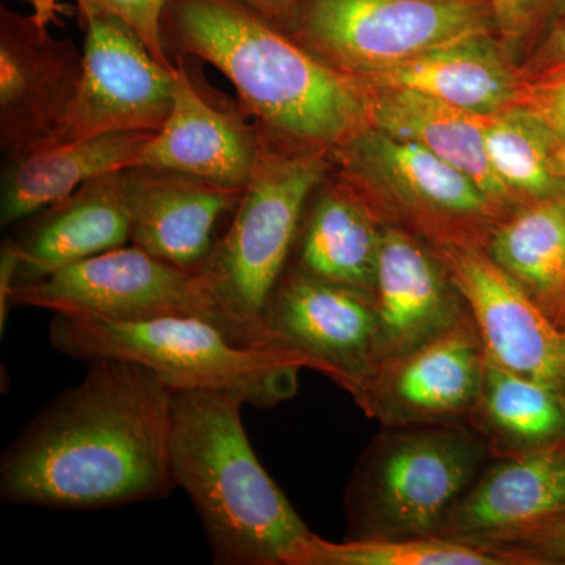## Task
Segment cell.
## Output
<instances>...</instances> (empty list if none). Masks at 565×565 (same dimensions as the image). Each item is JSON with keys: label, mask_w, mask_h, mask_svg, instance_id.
I'll return each instance as SVG.
<instances>
[{"label": "cell", "mask_w": 565, "mask_h": 565, "mask_svg": "<svg viewBox=\"0 0 565 565\" xmlns=\"http://www.w3.org/2000/svg\"><path fill=\"white\" fill-rule=\"evenodd\" d=\"M87 363L79 384L41 408L3 451V503L99 511L162 500L177 489L173 390L141 364Z\"/></svg>", "instance_id": "cell-1"}, {"label": "cell", "mask_w": 565, "mask_h": 565, "mask_svg": "<svg viewBox=\"0 0 565 565\" xmlns=\"http://www.w3.org/2000/svg\"><path fill=\"white\" fill-rule=\"evenodd\" d=\"M161 35L172 61L191 55L225 74L245 114L274 139L332 151L367 126L362 82L239 0H167Z\"/></svg>", "instance_id": "cell-2"}, {"label": "cell", "mask_w": 565, "mask_h": 565, "mask_svg": "<svg viewBox=\"0 0 565 565\" xmlns=\"http://www.w3.org/2000/svg\"><path fill=\"white\" fill-rule=\"evenodd\" d=\"M241 394L173 392L170 459L215 564L294 565L313 534L253 451Z\"/></svg>", "instance_id": "cell-3"}, {"label": "cell", "mask_w": 565, "mask_h": 565, "mask_svg": "<svg viewBox=\"0 0 565 565\" xmlns=\"http://www.w3.org/2000/svg\"><path fill=\"white\" fill-rule=\"evenodd\" d=\"M258 131V158L232 225L199 274L217 305L223 330L247 348H263L267 302L291 262L311 196L332 167L330 151Z\"/></svg>", "instance_id": "cell-4"}, {"label": "cell", "mask_w": 565, "mask_h": 565, "mask_svg": "<svg viewBox=\"0 0 565 565\" xmlns=\"http://www.w3.org/2000/svg\"><path fill=\"white\" fill-rule=\"evenodd\" d=\"M50 341L70 359L126 360L158 374L173 392L236 393L256 408H273L292 397L300 370L310 367L300 353L237 344L221 327L195 316L117 322L52 313Z\"/></svg>", "instance_id": "cell-5"}, {"label": "cell", "mask_w": 565, "mask_h": 565, "mask_svg": "<svg viewBox=\"0 0 565 565\" xmlns=\"http://www.w3.org/2000/svg\"><path fill=\"white\" fill-rule=\"evenodd\" d=\"M492 460L470 424L382 426L344 493L345 537H429Z\"/></svg>", "instance_id": "cell-6"}, {"label": "cell", "mask_w": 565, "mask_h": 565, "mask_svg": "<svg viewBox=\"0 0 565 565\" xmlns=\"http://www.w3.org/2000/svg\"><path fill=\"white\" fill-rule=\"evenodd\" d=\"M497 33L489 0H302L297 43L353 79L435 47Z\"/></svg>", "instance_id": "cell-7"}, {"label": "cell", "mask_w": 565, "mask_h": 565, "mask_svg": "<svg viewBox=\"0 0 565 565\" xmlns=\"http://www.w3.org/2000/svg\"><path fill=\"white\" fill-rule=\"evenodd\" d=\"M9 305L117 322L195 316L223 330L217 305L199 275L132 244L71 264L35 285L18 286L11 289Z\"/></svg>", "instance_id": "cell-8"}, {"label": "cell", "mask_w": 565, "mask_h": 565, "mask_svg": "<svg viewBox=\"0 0 565 565\" xmlns=\"http://www.w3.org/2000/svg\"><path fill=\"white\" fill-rule=\"evenodd\" d=\"M262 343L300 353L353 396L381 364L374 294L288 266L264 311Z\"/></svg>", "instance_id": "cell-9"}, {"label": "cell", "mask_w": 565, "mask_h": 565, "mask_svg": "<svg viewBox=\"0 0 565 565\" xmlns=\"http://www.w3.org/2000/svg\"><path fill=\"white\" fill-rule=\"evenodd\" d=\"M79 24L84 73L51 145L106 132H158L173 107L177 65L159 62L131 28L109 14Z\"/></svg>", "instance_id": "cell-10"}, {"label": "cell", "mask_w": 565, "mask_h": 565, "mask_svg": "<svg viewBox=\"0 0 565 565\" xmlns=\"http://www.w3.org/2000/svg\"><path fill=\"white\" fill-rule=\"evenodd\" d=\"M55 14L0 7V147L3 158L54 141L79 90L84 52L52 33Z\"/></svg>", "instance_id": "cell-11"}, {"label": "cell", "mask_w": 565, "mask_h": 565, "mask_svg": "<svg viewBox=\"0 0 565 565\" xmlns=\"http://www.w3.org/2000/svg\"><path fill=\"white\" fill-rule=\"evenodd\" d=\"M486 362L484 343L468 313L449 332L382 363L352 397L382 426L470 424Z\"/></svg>", "instance_id": "cell-12"}, {"label": "cell", "mask_w": 565, "mask_h": 565, "mask_svg": "<svg viewBox=\"0 0 565 565\" xmlns=\"http://www.w3.org/2000/svg\"><path fill=\"white\" fill-rule=\"evenodd\" d=\"M440 256L473 316L487 355L565 394V332L533 294L479 245L441 244Z\"/></svg>", "instance_id": "cell-13"}, {"label": "cell", "mask_w": 565, "mask_h": 565, "mask_svg": "<svg viewBox=\"0 0 565 565\" xmlns=\"http://www.w3.org/2000/svg\"><path fill=\"white\" fill-rule=\"evenodd\" d=\"M125 181L129 244L185 273H202L218 239L215 228L243 191L143 166L126 169Z\"/></svg>", "instance_id": "cell-14"}, {"label": "cell", "mask_w": 565, "mask_h": 565, "mask_svg": "<svg viewBox=\"0 0 565 565\" xmlns=\"http://www.w3.org/2000/svg\"><path fill=\"white\" fill-rule=\"evenodd\" d=\"M374 297L381 364L441 337L470 313L441 256L396 226L382 233Z\"/></svg>", "instance_id": "cell-15"}, {"label": "cell", "mask_w": 565, "mask_h": 565, "mask_svg": "<svg viewBox=\"0 0 565 565\" xmlns=\"http://www.w3.org/2000/svg\"><path fill=\"white\" fill-rule=\"evenodd\" d=\"M355 182L392 193L408 210L440 222H481L497 206L470 177L415 141L366 126L330 151Z\"/></svg>", "instance_id": "cell-16"}, {"label": "cell", "mask_w": 565, "mask_h": 565, "mask_svg": "<svg viewBox=\"0 0 565 565\" xmlns=\"http://www.w3.org/2000/svg\"><path fill=\"white\" fill-rule=\"evenodd\" d=\"M173 63L177 90L172 110L141 148L136 166L174 170L244 191L258 158V126L247 120L239 103L218 107L207 102L189 76L184 57L178 55Z\"/></svg>", "instance_id": "cell-17"}, {"label": "cell", "mask_w": 565, "mask_h": 565, "mask_svg": "<svg viewBox=\"0 0 565 565\" xmlns=\"http://www.w3.org/2000/svg\"><path fill=\"white\" fill-rule=\"evenodd\" d=\"M22 223L17 236L2 244L14 258L13 288L35 285L71 264L128 245L125 170L85 182Z\"/></svg>", "instance_id": "cell-18"}, {"label": "cell", "mask_w": 565, "mask_h": 565, "mask_svg": "<svg viewBox=\"0 0 565 565\" xmlns=\"http://www.w3.org/2000/svg\"><path fill=\"white\" fill-rule=\"evenodd\" d=\"M565 512V448L493 457L446 516L440 537L478 541Z\"/></svg>", "instance_id": "cell-19"}, {"label": "cell", "mask_w": 565, "mask_h": 565, "mask_svg": "<svg viewBox=\"0 0 565 565\" xmlns=\"http://www.w3.org/2000/svg\"><path fill=\"white\" fill-rule=\"evenodd\" d=\"M154 132L117 131L63 141L6 158L0 223L14 225L65 199L85 182L136 166Z\"/></svg>", "instance_id": "cell-20"}, {"label": "cell", "mask_w": 565, "mask_h": 565, "mask_svg": "<svg viewBox=\"0 0 565 565\" xmlns=\"http://www.w3.org/2000/svg\"><path fill=\"white\" fill-rule=\"evenodd\" d=\"M364 87L367 126L422 145L470 177L498 207L512 202L514 195L494 173L487 152L484 115L405 88Z\"/></svg>", "instance_id": "cell-21"}, {"label": "cell", "mask_w": 565, "mask_h": 565, "mask_svg": "<svg viewBox=\"0 0 565 565\" xmlns=\"http://www.w3.org/2000/svg\"><path fill=\"white\" fill-rule=\"evenodd\" d=\"M326 181L315 192L313 206L305 211L289 266L374 294L384 225L353 185Z\"/></svg>", "instance_id": "cell-22"}, {"label": "cell", "mask_w": 565, "mask_h": 565, "mask_svg": "<svg viewBox=\"0 0 565 565\" xmlns=\"http://www.w3.org/2000/svg\"><path fill=\"white\" fill-rule=\"evenodd\" d=\"M494 35L455 41L356 81L423 93L484 117L500 114L515 106L522 79Z\"/></svg>", "instance_id": "cell-23"}, {"label": "cell", "mask_w": 565, "mask_h": 565, "mask_svg": "<svg viewBox=\"0 0 565 565\" xmlns=\"http://www.w3.org/2000/svg\"><path fill=\"white\" fill-rule=\"evenodd\" d=\"M470 426L486 438L492 459L555 445L565 437V394L487 355L481 399Z\"/></svg>", "instance_id": "cell-24"}, {"label": "cell", "mask_w": 565, "mask_h": 565, "mask_svg": "<svg viewBox=\"0 0 565 565\" xmlns=\"http://www.w3.org/2000/svg\"><path fill=\"white\" fill-rule=\"evenodd\" d=\"M489 255L535 299L565 300V199L545 196L501 223Z\"/></svg>", "instance_id": "cell-25"}, {"label": "cell", "mask_w": 565, "mask_h": 565, "mask_svg": "<svg viewBox=\"0 0 565 565\" xmlns=\"http://www.w3.org/2000/svg\"><path fill=\"white\" fill-rule=\"evenodd\" d=\"M294 565H519L478 542L460 539L404 537L329 542L315 533L303 542Z\"/></svg>", "instance_id": "cell-26"}, {"label": "cell", "mask_w": 565, "mask_h": 565, "mask_svg": "<svg viewBox=\"0 0 565 565\" xmlns=\"http://www.w3.org/2000/svg\"><path fill=\"white\" fill-rule=\"evenodd\" d=\"M486 145L494 173L514 193L539 200L556 195L561 177L556 145L520 107L484 117Z\"/></svg>", "instance_id": "cell-27"}, {"label": "cell", "mask_w": 565, "mask_h": 565, "mask_svg": "<svg viewBox=\"0 0 565 565\" xmlns=\"http://www.w3.org/2000/svg\"><path fill=\"white\" fill-rule=\"evenodd\" d=\"M33 9L55 14L57 0H32ZM79 21L93 14H109L131 28L151 54L163 65L173 66L163 47L161 20L167 0H74Z\"/></svg>", "instance_id": "cell-28"}, {"label": "cell", "mask_w": 565, "mask_h": 565, "mask_svg": "<svg viewBox=\"0 0 565 565\" xmlns=\"http://www.w3.org/2000/svg\"><path fill=\"white\" fill-rule=\"evenodd\" d=\"M471 542L500 550L519 565L565 561V512Z\"/></svg>", "instance_id": "cell-29"}, {"label": "cell", "mask_w": 565, "mask_h": 565, "mask_svg": "<svg viewBox=\"0 0 565 565\" xmlns=\"http://www.w3.org/2000/svg\"><path fill=\"white\" fill-rule=\"evenodd\" d=\"M515 106L548 132L556 151H565V66L544 70L537 77L522 81Z\"/></svg>", "instance_id": "cell-30"}, {"label": "cell", "mask_w": 565, "mask_h": 565, "mask_svg": "<svg viewBox=\"0 0 565 565\" xmlns=\"http://www.w3.org/2000/svg\"><path fill=\"white\" fill-rule=\"evenodd\" d=\"M498 35L508 44L519 43L534 31L555 0H489Z\"/></svg>", "instance_id": "cell-31"}, {"label": "cell", "mask_w": 565, "mask_h": 565, "mask_svg": "<svg viewBox=\"0 0 565 565\" xmlns=\"http://www.w3.org/2000/svg\"><path fill=\"white\" fill-rule=\"evenodd\" d=\"M280 31L291 32L297 10L302 0H239Z\"/></svg>", "instance_id": "cell-32"}, {"label": "cell", "mask_w": 565, "mask_h": 565, "mask_svg": "<svg viewBox=\"0 0 565 565\" xmlns=\"http://www.w3.org/2000/svg\"><path fill=\"white\" fill-rule=\"evenodd\" d=\"M544 51L542 71L565 66V11L557 21L556 28L553 29L552 35L546 40Z\"/></svg>", "instance_id": "cell-33"}, {"label": "cell", "mask_w": 565, "mask_h": 565, "mask_svg": "<svg viewBox=\"0 0 565 565\" xmlns=\"http://www.w3.org/2000/svg\"><path fill=\"white\" fill-rule=\"evenodd\" d=\"M557 170L565 180V151H556ZM565 302V300H564Z\"/></svg>", "instance_id": "cell-34"}]
</instances>
